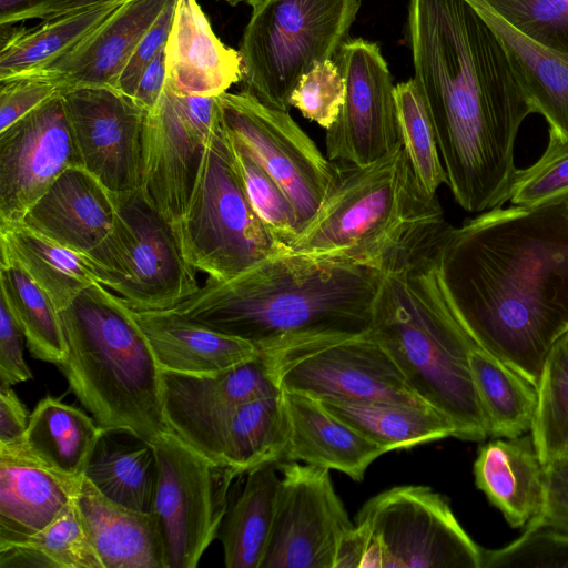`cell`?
Masks as SVG:
<instances>
[{"label":"cell","instance_id":"obj_54","mask_svg":"<svg viewBox=\"0 0 568 568\" xmlns=\"http://www.w3.org/2000/svg\"><path fill=\"white\" fill-rule=\"evenodd\" d=\"M265 0H244V3L251 6L252 8L257 7L258 4L263 3Z\"/></svg>","mask_w":568,"mask_h":568},{"label":"cell","instance_id":"obj_26","mask_svg":"<svg viewBox=\"0 0 568 568\" xmlns=\"http://www.w3.org/2000/svg\"><path fill=\"white\" fill-rule=\"evenodd\" d=\"M73 504L103 568H164L153 514L108 499L83 475Z\"/></svg>","mask_w":568,"mask_h":568},{"label":"cell","instance_id":"obj_55","mask_svg":"<svg viewBox=\"0 0 568 568\" xmlns=\"http://www.w3.org/2000/svg\"><path fill=\"white\" fill-rule=\"evenodd\" d=\"M221 1H224V2H226L229 4H231V6H236V4L241 3V2H244V0H221Z\"/></svg>","mask_w":568,"mask_h":568},{"label":"cell","instance_id":"obj_9","mask_svg":"<svg viewBox=\"0 0 568 568\" xmlns=\"http://www.w3.org/2000/svg\"><path fill=\"white\" fill-rule=\"evenodd\" d=\"M354 524L364 544L361 568H483L484 549L429 487L384 490L362 506Z\"/></svg>","mask_w":568,"mask_h":568},{"label":"cell","instance_id":"obj_29","mask_svg":"<svg viewBox=\"0 0 568 568\" xmlns=\"http://www.w3.org/2000/svg\"><path fill=\"white\" fill-rule=\"evenodd\" d=\"M83 476L108 499L152 514L158 483L153 444L125 428H102Z\"/></svg>","mask_w":568,"mask_h":568},{"label":"cell","instance_id":"obj_27","mask_svg":"<svg viewBox=\"0 0 568 568\" xmlns=\"http://www.w3.org/2000/svg\"><path fill=\"white\" fill-rule=\"evenodd\" d=\"M161 371L214 374L255 357L251 343L191 322L172 310L135 311Z\"/></svg>","mask_w":568,"mask_h":568},{"label":"cell","instance_id":"obj_45","mask_svg":"<svg viewBox=\"0 0 568 568\" xmlns=\"http://www.w3.org/2000/svg\"><path fill=\"white\" fill-rule=\"evenodd\" d=\"M345 92V79L338 64L327 59L301 77L291 93L290 105L326 130L337 119Z\"/></svg>","mask_w":568,"mask_h":568},{"label":"cell","instance_id":"obj_31","mask_svg":"<svg viewBox=\"0 0 568 568\" xmlns=\"http://www.w3.org/2000/svg\"><path fill=\"white\" fill-rule=\"evenodd\" d=\"M1 257L13 260L50 296L60 312L82 291L100 283L93 262L23 223L0 225Z\"/></svg>","mask_w":568,"mask_h":568},{"label":"cell","instance_id":"obj_19","mask_svg":"<svg viewBox=\"0 0 568 568\" xmlns=\"http://www.w3.org/2000/svg\"><path fill=\"white\" fill-rule=\"evenodd\" d=\"M161 382L165 420L180 437L237 405L282 393L268 351L214 374L161 371Z\"/></svg>","mask_w":568,"mask_h":568},{"label":"cell","instance_id":"obj_14","mask_svg":"<svg viewBox=\"0 0 568 568\" xmlns=\"http://www.w3.org/2000/svg\"><path fill=\"white\" fill-rule=\"evenodd\" d=\"M221 120L220 97L179 95L168 84L144 123L141 193L174 227Z\"/></svg>","mask_w":568,"mask_h":568},{"label":"cell","instance_id":"obj_24","mask_svg":"<svg viewBox=\"0 0 568 568\" xmlns=\"http://www.w3.org/2000/svg\"><path fill=\"white\" fill-rule=\"evenodd\" d=\"M169 0H126L73 50L53 62L44 73L62 93L85 87L115 89L119 75L138 42Z\"/></svg>","mask_w":568,"mask_h":568},{"label":"cell","instance_id":"obj_50","mask_svg":"<svg viewBox=\"0 0 568 568\" xmlns=\"http://www.w3.org/2000/svg\"><path fill=\"white\" fill-rule=\"evenodd\" d=\"M30 414L11 386H0V446L23 442Z\"/></svg>","mask_w":568,"mask_h":568},{"label":"cell","instance_id":"obj_39","mask_svg":"<svg viewBox=\"0 0 568 568\" xmlns=\"http://www.w3.org/2000/svg\"><path fill=\"white\" fill-rule=\"evenodd\" d=\"M530 436L544 465L568 457V332L544 361Z\"/></svg>","mask_w":568,"mask_h":568},{"label":"cell","instance_id":"obj_35","mask_svg":"<svg viewBox=\"0 0 568 568\" xmlns=\"http://www.w3.org/2000/svg\"><path fill=\"white\" fill-rule=\"evenodd\" d=\"M101 429L82 409L45 396L30 414L23 443L52 469L81 477Z\"/></svg>","mask_w":568,"mask_h":568},{"label":"cell","instance_id":"obj_11","mask_svg":"<svg viewBox=\"0 0 568 568\" xmlns=\"http://www.w3.org/2000/svg\"><path fill=\"white\" fill-rule=\"evenodd\" d=\"M158 462L153 511L164 568H195L217 538L234 469L191 447L171 429L152 442Z\"/></svg>","mask_w":568,"mask_h":568},{"label":"cell","instance_id":"obj_10","mask_svg":"<svg viewBox=\"0 0 568 568\" xmlns=\"http://www.w3.org/2000/svg\"><path fill=\"white\" fill-rule=\"evenodd\" d=\"M113 231L92 258L100 283L134 311L172 310L193 296L200 284L173 226L141 191L115 200Z\"/></svg>","mask_w":568,"mask_h":568},{"label":"cell","instance_id":"obj_32","mask_svg":"<svg viewBox=\"0 0 568 568\" xmlns=\"http://www.w3.org/2000/svg\"><path fill=\"white\" fill-rule=\"evenodd\" d=\"M123 2L82 8L31 29L8 32L0 50V82L44 70L95 31Z\"/></svg>","mask_w":568,"mask_h":568},{"label":"cell","instance_id":"obj_25","mask_svg":"<svg viewBox=\"0 0 568 568\" xmlns=\"http://www.w3.org/2000/svg\"><path fill=\"white\" fill-rule=\"evenodd\" d=\"M283 394L288 418L283 462H304L362 481L371 464L386 453L332 414L321 400L297 393Z\"/></svg>","mask_w":568,"mask_h":568},{"label":"cell","instance_id":"obj_18","mask_svg":"<svg viewBox=\"0 0 568 568\" xmlns=\"http://www.w3.org/2000/svg\"><path fill=\"white\" fill-rule=\"evenodd\" d=\"M73 166L82 161L61 93L0 132V225L22 222Z\"/></svg>","mask_w":568,"mask_h":568},{"label":"cell","instance_id":"obj_15","mask_svg":"<svg viewBox=\"0 0 568 568\" xmlns=\"http://www.w3.org/2000/svg\"><path fill=\"white\" fill-rule=\"evenodd\" d=\"M277 467L282 478L261 568H335L341 544L355 524L329 469L297 462Z\"/></svg>","mask_w":568,"mask_h":568},{"label":"cell","instance_id":"obj_17","mask_svg":"<svg viewBox=\"0 0 568 568\" xmlns=\"http://www.w3.org/2000/svg\"><path fill=\"white\" fill-rule=\"evenodd\" d=\"M82 166L115 200L141 191L146 112L110 87L62 93Z\"/></svg>","mask_w":568,"mask_h":568},{"label":"cell","instance_id":"obj_48","mask_svg":"<svg viewBox=\"0 0 568 568\" xmlns=\"http://www.w3.org/2000/svg\"><path fill=\"white\" fill-rule=\"evenodd\" d=\"M24 334L6 302L0 297V386L32 379L23 358Z\"/></svg>","mask_w":568,"mask_h":568},{"label":"cell","instance_id":"obj_3","mask_svg":"<svg viewBox=\"0 0 568 568\" xmlns=\"http://www.w3.org/2000/svg\"><path fill=\"white\" fill-rule=\"evenodd\" d=\"M383 273L286 253L225 281L206 280L172 311L260 352L372 324Z\"/></svg>","mask_w":568,"mask_h":568},{"label":"cell","instance_id":"obj_46","mask_svg":"<svg viewBox=\"0 0 568 568\" xmlns=\"http://www.w3.org/2000/svg\"><path fill=\"white\" fill-rule=\"evenodd\" d=\"M61 93L60 85L44 73L0 82V132Z\"/></svg>","mask_w":568,"mask_h":568},{"label":"cell","instance_id":"obj_41","mask_svg":"<svg viewBox=\"0 0 568 568\" xmlns=\"http://www.w3.org/2000/svg\"><path fill=\"white\" fill-rule=\"evenodd\" d=\"M230 138L253 209L273 234L288 246L302 230L295 206L285 191L257 163L245 146L231 135Z\"/></svg>","mask_w":568,"mask_h":568},{"label":"cell","instance_id":"obj_51","mask_svg":"<svg viewBox=\"0 0 568 568\" xmlns=\"http://www.w3.org/2000/svg\"><path fill=\"white\" fill-rule=\"evenodd\" d=\"M166 80L164 47L144 69L131 100L148 113L158 104L166 85Z\"/></svg>","mask_w":568,"mask_h":568},{"label":"cell","instance_id":"obj_16","mask_svg":"<svg viewBox=\"0 0 568 568\" xmlns=\"http://www.w3.org/2000/svg\"><path fill=\"white\" fill-rule=\"evenodd\" d=\"M334 60L345 79L344 104L326 129V156L368 165L402 145L388 64L377 43L347 39Z\"/></svg>","mask_w":568,"mask_h":568},{"label":"cell","instance_id":"obj_36","mask_svg":"<svg viewBox=\"0 0 568 568\" xmlns=\"http://www.w3.org/2000/svg\"><path fill=\"white\" fill-rule=\"evenodd\" d=\"M469 364L489 436L515 438L530 432L537 388L477 345L470 353Z\"/></svg>","mask_w":568,"mask_h":568},{"label":"cell","instance_id":"obj_23","mask_svg":"<svg viewBox=\"0 0 568 568\" xmlns=\"http://www.w3.org/2000/svg\"><path fill=\"white\" fill-rule=\"evenodd\" d=\"M165 63L166 84L179 95L220 97L243 80L240 52L216 37L196 0H176Z\"/></svg>","mask_w":568,"mask_h":568},{"label":"cell","instance_id":"obj_28","mask_svg":"<svg viewBox=\"0 0 568 568\" xmlns=\"http://www.w3.org/2000/svg\"><path fill=\"white\" fill-rule=\"evenodd\" d=\"M474 476L477 488L514 528L525 527L542 507L545 465L530 435L499 437L483 445Z\"/></svg>","mask_w":568,"mask_h":568},{"label":"cell","instance_id":"obj_34","mask_svg":"<svg viewBox=\"0 0 568 568\" xmlns=\"http://www.w3.org/2000/svg\"><path fill=\"white\" fill-rule=\"evenodd\" d=\"M275 466L266 464L248 471L241 494L227 507L217 535L227 568H261L281 480Z\"/></svg>","mask_w":568,"mask_h":568},{"label":"cell","instance_id":"obj_42","mask_svg":"<svg viewBox=\"0 0 568 568\" xmlns=\"http://www.w3.org/2000/svg\"><path fill=\"white\" fill-rule=\"evenodd\" d=\"M509 201L521 207L568 204V140L549 134L542 155L532 165L518 169Z\"/></svg>","mask_w":568,"mask_h":568},{"label":"cell","instance_id":"obj_6","mask_svg":"<svg viewBox=\"0 0 568 568\" xmlns=\"http://www.w3.org/2000/svg\"><path fill=\"white\" fill-rule=\"evenodd\" d=\"M60 316L68 355L59 367L97 424L130 429L151 443L169 432L161 369L135 311L97 282Z\"/></svg>","mask_w":568,"mask_h":568},{"label":"cell","instance_id":"obj_22","mask_svg":"<svg viewBox=\"0 0 568 568\" xmlns=\"http://www.w3.org/2000/svg\"><path fill=\"white\" fill-rule=\"evenodd\" d=\"M181 438L240 476L266 464L277 465L284 460L288 443L283 390L237 405Z\"/></svg>","mask_w":568,"mask_h":568},{"label":"cell","instance_id":"obj_4","mask_svg":"<svg viewBox=\"0 0 568 568\" xmlns=\"http://www.w3.org/2000/svg\"><path fill=\"white\" fill-rule=\"evenodd\" d=\"M337 164L335 187L288 244L290 253L386 274L432 252L449 224L403 144L368 165Z\"/></svg>","mask_w":568,"mask_h":568},{"label":"cell","instance_id":"obj_37","mask_svg":"<svg viewBox=\"0 0 568 568\" xmlns=\"http://www.w3.org/2000/svg\"><path fill=\"white\" fill-rule=\"evenodd\" d=\"M0 297L21 327L37 359L60 366L68 355L60 312L50 296L13 260L0 258Z\"/></svg>","mask_w":568,"mask_h":568},{"label":"cell","instance_id":"obj_21","mask_svg":"<svg viewBox=\"0 0 568 568\" xmlns=\"http://www.w3.org/2000/svg\"><path fill=\"white\" fill-rule=\"evenodd\" d=\"M81 478L47 466L23 442L0 446V548L53 523L71 504Z\"/></svg>","mask_w":568,"mask_h":568},{"label":"cell","instance_id":"obj_53","mask_svg":"<svg viewBox=\"0 0 568 568\" xmlns=\"http://www.w3.org/2000/svg\"><path fill=\"white\" fill-rule=\"evenodd\" d=\"M116 1L123 2V1H126V0H71V1L60 6L59 8L53 10L52 12H50L42 20H47V19L53 18V17L62 16V14H65V13L72 12V11L80 10L82 8L92 7V6H100V4L110 3V2H116Z\"/></svg>","mask_w":568,"mask_h":568},{"label":"cell","instance_id":"obj_33","mask_svg":"<svg viewBox=\"0 0 568 568\" xmlns=\"http://www.w3.org/2000/svg\"><path fill=\"white\" fill-rule=\"evenodd\" d=\"M322 403L332 414L353 426L386 453L457 435L454 424L427 405L383 400Z\"/></svg>","mask_w":568,"mask_h":568},{"label":"cell","instance_id":"obj_12","mask_svg":"<svg viewBox=\"0 0 568 568\" xmlns=\"http://www.w3.org/2000/svg\"><path fill=\"white\" fill-rule=\"evenodd\" d=\"M282 390L318 400L427 405L368 332L305 338L268 351ZM429 406V405H427Z\"/></svg>","mask_w":568,"mask_h":568},{"label":"cell","instance_id":"obj_43","mask_svg":"<svg viewBox=\"0 0 568 568\" xmlns=\"http://www.w3.org/2000/svg\"><path fill=\"white\" fill-rule=\"evenodd\" d=\"M530 39L568 54V0H480Z\"/></svg>","mask_w":568,"mask_h":568},{"label":"cell","instance_id":"obj_44","mask_svg":"<svg viewBox=\"0 0 568 568\" xmlns=\"http://www.w3.org/2000/svg\"><path fill=\"white\" fill-rule=\"evenodd\" d=\"M568 567V535L528 523L524 534L511 544L485 550L483 568Z\"/></svg>","mask_w":568,"mask_h":568},{"label":"cell","instance_id":"obj_13","mask_svg":"<svg viewBox=\"0 0 568 568\" xmlns=\"http://www.w3.org/2000/svg\"><path fill=\"white\" fill-rule=\"evenodd\" d=\"M220 106L225 130L285 191L303 229L335 187L338 164L320 151L288 111L245 91L223 93Z\"/></svg>","mask_w":568,"mask_h":568},{"label":"cell","instance_id":"obj_1","mask_svg":"<svg viewBox=\"0 0 568 568\" xmlns=\"http://www.w3.org/2000/svg\"><path fill=\"white\" fill-rule=\"evenodd\" d=\"M433 264L466 334L537 388L568 332V204L501 206L448 225Z\"/></svg>","mask_w":568,"mask_h":568},{"label":"cell","instance_id":"obj_47","mask_svg":"<svg viewBox=\"0 0 568 568\" xmlns=\"http://www.w3.org/2000/svg\"><path fill=\"white\" fill-rule=\"evenodd\" d=\"M176 0H169L161 14L145 31L118 78L115 90L132 99L141 74L168 41Z\"/></svg>","mask_w":568,"mask_h":568},{"label":"cell","instance_id":"obj_49","mask_svg":"<svg viewBox=\"0 0 568 568\" xmlns=\"http://www.w3.org/2000/svg\"><path fill=\"white\" fill-rule=\"evenodd\" d=\"M568 535V457L545 465V497L529 521Z\"/></svg>","mask_w":568,"mask_h":568},{"label":"cell","instance_id":"obj_7","mask_svg":"<svg viewBox=\"0 0 568 568\" xmlns=\"http://www.w3.org/2000/svg\"><path fill=\"white\" fill-rule=\"evenodd\" d=\"M173 229L186 261L215 281L290 252L253 209L222 120L210 135L187 205Z\"/></svg>","mask_w":568,"mask_h":568},{"label":"cell","instance_id":"obj_38","mask_svg":"<svg viewBox=\"0 0 568 568\" xmlns=\"http://www.w3.org/2000/svg\"><path fill=\"white\" fill-rule=\"evenodd\" d=\"M0 568H103L73 499L48 527L27 540L0 548Z\"/></svg>","mask_w":568,"mask_h":568},{"label":"cell","instance_id":"obj_8","mask_svg":"<svg viewBox=\"0 0 568 568\" xmlns=\"http://www.w3.org/2000/svg\"><path fill=\"white\" fill-rule=\"evenodd\" d=\"M362 0H265L253 8L240 42L245 92L290 111L301 77L334 59Z\"/></svg>","mask_w":568,"mask_h":568},{"label":"cell","instance_id":"obj_30","mask_svg":"<svg viewBox=\"0 0 568 568\" xmlns=\"http://www.w3.org/2000/svg\"><path fill=\"white\" fill-rule=\"evenodd\" d=\"M500 39L535 113L549 134L568 140V54L548 48L515 29L480 0H470Z\"/></svg>","mask_w":568,"mask_h":568},{"label":"cell","instance_id":"obj_2","mask_svg":"<svg viewBox=\"0 0 568 568\" xmlns=\"http://www.w3.org/2000/svg\"><path fill=\"white\" fill-rule=\"evenodd\" d=\"M406 34L455 201L470 213L501 207L518 130L535 113L506 49L470 0H409Z\"/></svg>","mask_w":568,"mask_h":568},{"label":"cell","instance_id":"obj_20","mask_svg":"<svg viewBox=\"0 0 568 568\" xmlns=\"http://www.w3.org/2000/svg\"><path fill=\"white\" fill-rule=\"evenodd\" d=\"M118 205L106 187L83 166L65 170L22 222L91 261L111 235Z\"/></svg>","mask_w":568,"mask_h":568},{"label":"cell","instance_id":"obj_52","mask_svg":"<svg viewBox=\"0 0 568 568\" xmlns=\"http://www.w3.org/2000/svg\"><path fill=\"white\" fill-rule=\"evenodd\" d=\"M71 0H0V26L43 19L50 12Z\"/></svg>","mask_w":568,"mask_h":568},{"label":"cell","instance_id":"obj_5","mask_svg":"<svg viewBox=\"0 0 568 568\" xmlns=\"http://www.w3.org/2000/svg\"><path fill=\"white\" fill-rule=\"evenodd\" d=\"M433 250L408 267L383 275L369 333L413 392L454 424L456 438L481 442L489 432L469 364L476 344L443 297Z\"/></svg>","mask_w":568,"mask_h":568},{"label":"cell","instance_id":"obj_40","mask_svg":"<svg viewBox=\"0 0 568 568\" xmlns=\"http://www.w3.org/2000/svg\"><path fill=\"white\" fill-rule=\"evenodd\" d=\"M394 98L400 141L412 168L425 191L436 195L447 176L430 115L414 79L397 83Z\"/></svg>","mask_w":568,"mask_h":568}]
</instances>
